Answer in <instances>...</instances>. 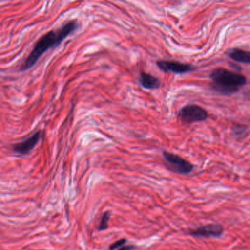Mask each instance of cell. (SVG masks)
<instances>
[{"label":"cell","mask_w":250,"mask_h":250,"mask_svg":"<svg viewBox=\"0 0 250 250\" xmlns=\"http://www.w3.org/2000/svg\"><path fill=\"white\" fill-rule=\"evenodd\" d=\"M227 54L229 57L234 61L250 65V51H247L242 48H233L229 50Z\"/></svg>","instance_id":"obj_9"},{"label":"cell","mask_w":250,"mask_h":250,"mask_svg":"<svg viewBox=\"0 0 250 250\" xmlns=\"http://www.w3.org/2000/svg\"><path fill=\"white\" fill-rule=\"evenodd\" d=\"M126 242V239H121L117 242H114L112 245L110 246V250H117L120 249L122 247L124 246Z\"/></svg>","instance_id":"obj_12"},{"label":"cell","mask_w":250,"mask_h":250,"mask_svg":"<svg viewBox=\"0 0 250 250\" xmlns=\"http://www.w3.org/2000/svg\"><path fill=\"white\" fill-rule=\"evenodd\" d=\"M79 26L77 21H69L59 29L51 30L44 34L37 41L32 51H30L24 62L22 63L19 69L20 71H26L32 68L45 51H48L50 48L60 45L65 38L73 33L75 31L77 30Z\"/></svg>","instance_id":"obj_1"},{"label":"cell","mask_w":250,"mask_h":250,"mask_svg":"<svg viewBox=\"0 0 250 250\" xmlns=\"http://www.w3.org/2000/svg\"><path fill=\"white\" fill-rule=\"evenodd\" d=\"M139 83L142 88L146 90L158 89L161 85L158 78L144 71H141L140 73Z\"/></svg>","instance_id":"obj_8"},{"label":"cell","mask_w":250,"mask_h":250,"mask_svg":"<svg viewBox=\"0 0 250 250\" xmlns=\"http://www.w3.org/2000/svg\"><path fill=\"white\" fill-rule=\"evenodd\" d=\"M224 233V227L217 223L206 225L197 228L189 229L188 233L195 238H219Z\"/></svg>","instance_id":"obj_6"},{"label":"cell","mask_w":250,"mask_h":250,"mask_svg":"<svg viewBox=\"0 0 250 250\" xmlns=\"http://www.w3.org/2000/svg\"><path fill=\"white\" fill-rule=\"evenodd\" d=\"M157 67L166 73H175V74H183V73H189L195 70V66L188 63H181L175 60H160L156 63Z\"/></svg>","instance_id":"obj_5"},{"label":"cell","mask_w":250,"mask_h":250,"mask_svg":"<svg viewBox=\"0 0 250 250\" xmlns=\"http://www.w3.org/2000/svg\"><path fill=\"white\" fill-rule=\"evenodd\" d=\"M134 246H132V245H126V246L122 247L120 249L117 250H132Z\"/></svg>","instance_id":"obj_13"},{"label":"cell","mask_w":250,"mask_h":250,"mask_svg":"<svg viewBox=\"0 0 250 250\" xmlns=\"http://www.w3.org/2000/svg\"><path fill=\"white\" fill-rule=\"evenodd\" d=\"M211 88L215 92L230 95L239 92L248 82L246 76L225 68H217L209 75Z\"/></svg>","instance_id":"obj_2"},{"label":"cell","mask_w":250,"mask_h":250,"mask_svg":"<svg viewBox=\"0 0 250 250\" xmlns=\"http://www.w3.org/2000/svg\"><path fill=\"white\" fill-rule=\"evenodd\" d=\"M110 217H111V211H105L103 214L102 218L100 222L98 230L99 231H104L108 228V223H109Z\"/></svg>","instance_id":"obj_10"},{"label":"cell","mask_w":250,"mask_h":250,"mask_svg":"<svg viewBox=\"0 0 250 250\" xmlns=\"http://www.w3.org/2000/svg\"><path fill=\"white\" fill-rule=\"evenodd\" d=\"M42 132L41 130L37 131L32 134L30 136L25 139L21 142L13 145V151L16 154L20 155H27L38 145L42 137Z\"/></svg>","instance_id":"obj_7"},{"label":"cell","mask_w":250,"mask_h":250,"mask_svg":"<svg viewBox=\"0 0 250 250\" xmlns=\"http://www.w3.org/2000/svg\"><path fill=\"white\" fill-rule=\"evenodd\" d=\"M208 117V112L197 104L185 105L178 113V118L183 124H192L205 121Z\"/></svg>","instance_id":"obj_3"},{"label":"cell","mask_w":250,"mask_h":250,"mask_svg":"<svg viewBox=\"0 0 250 250\" xmlns=\"http://www.w3.org/2000/svg\"><path fill=\"white\" fill-rule=\"evenodd\" d=\"M247 131V126L244 125L237 124L233 128V132L235 135L237 136H241L242 135H245Z\"/></svg>","instance_id":"obj_11"},{"label":"cell","mask_w":250,"mask_h":250,"mask_svg":"<svg viewBox=\"0 0 250 250\" xmlns=\"http://www.w3.org/2000/svg\"><path fill=\"white\" fill-rule=\"evenodd\" d=\"M163 157L166 167L173 173L187 175L193 170V164L177 154L165 151Z\"/></svg>","instance_id":"obj_4"}]
</instances>
